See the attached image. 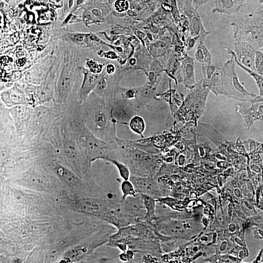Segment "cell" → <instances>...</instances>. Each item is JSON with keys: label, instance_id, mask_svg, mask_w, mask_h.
Segmentation results:
<instances>
[{"label": "cell", "instance_id": "obj_14", "mask_svg": "<svg viewBox=\"0 0 263 263\" xmlns=\"http://www.w3.org/2000/svg\"><path fill=\"white\" fill-rule=\"evenodd\" d=\"M257 128H258V130L263 134V115L259 117V119H258V121H257Z\"/></svg>", "mask_w": 263, "mask_h": 263}, {"label": "cell", "instance_id": "obj_6", "mask_svg": "<svg viewBox=\"0 0 263 263\" xmlns=\"http://www.w3.org/2000/svg\"><path fill=\"white\" fill-rule=\"evenodd\" d=\"M175 130L179 136V143L187 148H198L205 141V131L185 120H179L175 126Z\"/></svg>", "mask_w": 263, "mask_h": 263}, {"label": "cell", "instance_id": "obj_13", "mask_svg": "<svg viewBox=\"0 0 263 263\" xmlns=\"http://www.w3.org/2000/svg\"><path fill=\"white\" fill-rule=\"evenodd\" d=\"M255 28L259 31V32H261L263 33V22L262 21H257L256 23H255Z\"/></svg>", "mask_w": 263, "mask_h": 263}, {"label": "cell", "instance_id": "obj_10", "mask_svg": "<svg viewBox=\"0 0 263 263\" xmlns=\"http://www.w3.org/2000/svg\"><path fill=\"white\" fill-rule=\"evenodd\" d=\"M184 26L192 32H199L202 30V25L197 20L187 19L184 22Z\"/></svg>", "mask_w": 263, "mask_h": 263}, {"label": "cell", "instance_id": "obj_12", "mask_svg": "<svg viewBox=\"0 0 263 263\" xmlns=\"http://www.w3.org/2000/svg\"><path fill=\"white\" fill-rule=\"evenodd\" d=\"M256 251H257V253L259 254V256H260V258L262 259L263 261V236L262 238L260 239L259 243L257 245V247H256Z\"/></svg>", "mask_w": 263, "mask_h": 263}, {"label": "cell", "instance_id": "obj_11", "mask_svg": "<svg viewBox=\"0 0 263 263\" xmlns=\"http://www.w3.org/2000/svg\"><path fill=\"white\" fill-rule=\"evenodd\" d=\"M168 79V74L167 72L165 71H162V70H158L157 72L153 73V80L158 83V84H163L167 81Z\"/></svg>", "mask_w": 263, "mask_h": 263}, {"label": "cell", "instance_id": "obj_15", "mask_svg": "<svg viewBox=\"0 0 263 263\" xmlns=\"http://www.w3.org/2000/svg\"><path fill=\"white\" fill-rule=\"evenodd\" d=\"M166 0H156L155 1V8H160L165 4Z\"/></svg>", "mask_w": 263, "mask_h": 263}, {"label": "cell", "instance_id": "obj_4", "mask_svg": "<svg viewBox=\"0 0 263 263\" xmlns=\"http://www.w3.org/2000/svg\"><path fill=\"white\" fill-rule=\"evenodd\" d=\"M5 199L10 209L16 214L48 209L51 205L47 191L31 182L10 189L5 193Z\"/></svg>", "mask_w": 263, "mask_h": 263}, {"label": "cell", "instance_id": "obj_8", "mask_svg": "<svg viewBox=\"0 0 263 263\" xmlns=\"http://www.w3.org/2000/svg\"><path fill=\"white\" fill-rule=\"evenodd\" d=\"M213 145L218 151L231 147L232 135L226 127H216L212 133Z\"/></svg>", "mask_w": 263, "mask_h": 263}, {"label": "cell", "instance_id": "obj_7", "mask_svg": "<svg viewBox=\"0 0 263 263\" xmlns=\"http://www.w3.org/2000/svg\"><path fill=\"white\" fill-rule=\"evenodd\" d=\"M257 13V6L254 0H234L229 7L231 20L238 26L254 23Z\"/></svg>", "mask_w": 263, "mask_h": 263}, {"label": "cell", "instance_id": "obj_2", "mask_svg": "<svg viewBox=\"0 0 263 263\" xmlns=\"http://www.w3.org/2000/svg\"><path fill=\"white\" fill-rule=\"evenodd\" d=\"M223 213L227 234L234 244L256 249L263 236V200L232 195Z\"/></svg>", "mask_w": 263, "mask_h": 263}, {"label": "cell", "instance_id": "obj_5", "mask_svg": "<svg viewBox=\"0 0 263 263\" xmlns=\"http://www.w3.org/2000/svg\"><path fill=\"white\" fill-rule=\"evenodd\" d=\"M218 168V159L216 155L210 152H203L199 155L188 179L193 187L197 190H204L215 181Z\"/></svg>", "mask_w": 263, "mask_h": 263}, {"label": "cell", "instance_id": "obj_3", "mask_svg": "<svg viewBox=\"0 0 263 263\" xmlns=\"http://www.w3.org/2000/svg\"><path fill=\"white\" fill-rule=\"evenodd\" d=\"M200 154L199 151L187 148L179 142L170 144L160 188V196L164 202L171 201L182 182L189 179Z\"/></svg>", "mask_w": 263, "mask_h": 263}, {"label": "cell", "instance_id": "obj_9", "mask_svg": "<svg viewBox=\"0 0 263 263\" xmlns=\"http://www.w3.org/2000/svg\"><path fill=\"white\" fill-rule=\"evenodd\" d=\"M33 126H34V130L38 132L46 131L48 128L50 127V121L49 118H39L34 120L33 122Z\"/></svg>", "mask_w": 263, "mask_h": 263}, {"label": "cell", "instance_id": "obj_1", "mask_svg": "<svg viewBox=\"0 0 263 263\" xmlns=\"http://www.w3.org/2000/svg\"><path fill=\"white\" fill-rule=\"evenodd\" d=\"M174 235L182 263H233L234 242L222 210L198 197L182 200L175 213Z\"/></svg>", "mask_w": 263, "mask_h": 263}]
</instances>
